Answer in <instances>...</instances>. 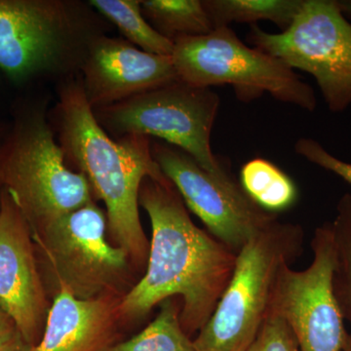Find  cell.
Masks as SVG:
<instances>
[{"instance_id": "30bf717a", "label": "cell", "mask_w": 351, "mask_h": 351, "mask_svg": "<svg viewBox=\"0 0 351 351\" xmlns=\"http://www.w3.org/2000/svg\"><path fill=\"white\" fill-rule=\"evenodd\" d=\"M151 149L154 160L184 204L208 232L235 255L278 219L276 214L258 206L234 178L219 179L210 174L188 154L167 143H152Z\"/></svg>"}, {"instance_id": "277c9868", "label": "cell", "mask_w": 351, "mask_h": 351, "mask_svg": "<svg viewBox=\"0 0 351 351\" xmlns=\"http://www.w3.org/2000/svg\"><path fill=\"white\" fill-rule=\"evenodd\" d=\"M304 232L277 219L237 255L232 278L214 313L193 339L196 351H246L269 311L279 271L302 255Z\"/></svg>"}, {"instance_id": "44dd1931", "label": "cell", "mask_w": 351, "mask_h": 351, "mask_svg": "<svg viewBox=\"0 0 351 351\" xmlns=\"http://www.w3.org/2000/svg\"><path fill=\"white\" fill-rule=\"evenodd\" d=\"M246 351H299V346L287 322L269 311L255 341Z\"/></svg>"}, {"instance_id": "d6986e66", "label": "cell", "mask_w": 351, "mask_h": 351, "mask_svg": "<svg viewBox=\"0 0 351 351\" xmlns=\"http://www.w3.org/2000/svg\"><path fill=\"white\" fill-rule=\"evenodd\" d=\"M156 319L128 341L100 351H196L181 324L182 304L174 298L161 302Z\"/></svg>"}, {"instance_id": "ffe728a7", "label": "cell", "mask_w": 351, "mask_h": 351, "mask_svg": "<svg viewBox=\"0 0 351 351\" xmlns=\"http://www.w3.org/2000/svg\"><path fill=\"white\" fill-rule=\"evenodd\" d=\"M331 223L335 243L332 291L343 320L351 327V193L341 196Z\"/></svg>"}, {"instance_id": "cb8c5ba5", "label": "cell", "mask_w": 351, "mask_h": 351, "mask_svg": "<svg viewBox=\"0 0 351 351\" xmlns=\"http://www.w3.org/2000/svg\"><path fill=\"white\" fill-rule=\"evenodd\" d=\"M29 348L19 332L8 343L0 346V351H29Z\"/></svg>"}, {"instance_id": "8992f818", "label": "cell", "mask_w": 351, "mask_h": 351, "mask_svg": "<svg viewBox=\"0 0 351 351\" xmlns=\"http://www.w3.org/2000/svg\"><path fill=\"white\" fill-rule=\"evenodd\" d=\"M219 95L211 88L179 80L125 101L95 108V117L113 138L145 136L161 138L195 159L219 179L233 178L215 156L211 134L218 115Z\"/></svg>"}, {"instance_id": "4fadbf2b", "label": "cell", "mask_w": 351, "mask_h": 351, "mask_svg": "<svg viewBox=\"0 0 351 351\" xmlns=\"http://www.w3.org/2000/svg\"><path fill=\"white\" fill-rule=\"evenodd\" d=\"M27 223L17 201L3 191L0 196V308L29 345L46 316V299Z\"/></svg>"}, {"instance_id": "e0dca14e", "label": "cell", "mask_w": 351, "mask_h": 351, "mask_svg": "<svg viewBox=\"0 0 351 351\" xmlns=\"http://www.w3.org/2000/svg\"><path fill=\"white\" fill-rule=\"evenodd\" d=\"M240 186L258 206L270 213L290 209L298 200L294 181L276 164L261 157L242 166Z\"/></svg>"}, {"instance_id": "603a6c76", "label": "cell", "mask_w": 351, "mask_h": 351, "mask_svg": "<svg viewBox=\"0 0 351 351\" xmlns=\"http://www.w3.org/2000/svg\"><path fill=\"white\" fill-rule=\"evenodd\" d=\"M18 332L13 321L0 308V346L8 343Z\"/></svg>"}, {"instance_id": "7a4b0ae2", "label": "cell", "mask_w": 351, "mask_h": 351, "mask_svg": "<svg viewBox=\"0 0 351 351\" xmlns=\"http://www.w3.org/2000/svg\"><path fill=\"white\" fill-rule=\"evenodd\" d=\"M52 121L66 163L86 177L105 203L108 232L117 246L138 265L147 263L149 243L138 214L140 189L145 178L167 179L152 157L151 138L110 137L95 117L80 76L62 82Z\"/></svg>"}, {"instance_id": "ac0fdd59", "label": "cell", "mask_w": 351, "mask_h": 351, "mask_svg": "<svg viewBox=\"0 0 351 351\" xmlns=\"http://www.w3.org/2000/svg\"><path fill=\"white\" fill-rule=\"evenodd\" d=\"M89 5L117 25L126 40L138 49L160 56H172L174 43L147 22L138 0H91Z\"/></svg>"}, {"instance_id": "484cf974", "label": "cell", "mask_w": 351, "mask_h": 351, "mask_svg": "<svg viewBox=\"0 0 351 351\" xmlns=\"http://www.w3.org/2000/svg\"><path fill=\"white\" fill-rule=\"evenodd\" d=\"M343 351H351V334L350 332H346Z\"/></svg>"}, {"instance_id": "7c38bea8", "label": "cell", "mask_w": 351, "mask_h": 351, "mask_svg": "<svg viewBox=\"0 0 351 351\" xmlns=\"http://www.w3.org/2000/svg\"><path fill=\"white\" fill-rule=\"evenodd\" d=\"M80 71L83 90L92 110L181 80L172 56L151 54L126 39L105 34L92 43Z\"/></svg>"}, {"instance_id": "5b68a950", "label": "cell", "mask_w": 351, "mask_h": 351, "mask_svg": "<svg viewBox=\"0 0 351 351\" xmlns=\"http://www.w3.org/2000/svg\"><path fill=\"white\" fill-rule=\"evenodd\" d=\"M0 180L38 230L93 202L89 182L71 169L40 110L23 114L0 145Z\"/></svg>"}, {"instance_id": "3957f363", "label": "cell", "mask_w": 351, "mask_h": 351, "mask_svg": "<svg viewBox=\"0 0 351 351\" xmlns=\"http://www.w3.org/2000/svg\"><path fill=\"white\" fill-rule=\"evenodd\" d=\"M80 2L0 0V69L14 82L80 71L103 36Z\"/></svg>"}, {"instance_id": "9c48e42d", "label": "cell", "mask_w": 351, "mask_h": 351, "mask_svg": "<svg viewBox=\"0 0 351 351\" xmlns=\"http://www.w3.org/2000/svg\"><path fill=\"white\" fill-rule=\"evenodd\" d=\"M313 262L304 270L285 265L279 271L269 311L287 322L299 351H343L346 330L332 291L335 263L331 221L316 228Z\"/></svg>"}, {"instance_id": "6da1fadb", "label": "cell", "mask_w": 351, "mask_h": 351, "mask_svg": "<svg viewBox=\"0 0 351 351\" xmlns=\"http://www.w3.org/2000/svg\"><path fill=\"white\" fill-rule=\"evenodd\" d=\"M138 203L152 223L147 270L117 311L142 319L161 302L181 297L182 329L189 337L198 334L230 283L237 255L193 223L169 180L145 178Z\"/></svg>"}, {"instance_id": "52a82bcc", "label": "cell", "mask_w": 351, "mask_h": 351, "mask_svg": "<svg viewBox=\"0 0 351 351\" xmlns=\"http://www.w3.org/2000/svg\"><path fill=\"white\" fill-rule=\"evenodd\" d=\"M173 43V63L182 82L202 88L230 85L244 101L267 92L307 112L316 108L313 87L294 69L258 48L249 47L228 27Z\"/></svg>"}, {"instance_id": "2e32d148", "label": "cell", "mask_w": 351, "mask_h": 351, "mask_svg": "<svg viewBox=\"0 0 351 351\" xmlns=\"http://www.w3.org/2000/svg\"><path fill=\"white\" fill-rule=\"evenodd\" d=\"M141 9L147 22L172 43L214 29L202 0H144Z\"/></svg>"}, {"instance_id": "ba28073f", "label": "cell", "mask_w": 351, "mask_h": 351, "mask_svg": "<svg viewBox=\"0 0 351 351\" xmlns=\"http://www.w3.org/2000/svg\"><path fill=\"white\" fill-rule=\"evenodd\" d=\"M253 47L315 78L328 108L345 112L351 106V22L337 0H304L292 24L280 34L252 25Z\"/></svg>"}, {"instance_id": "8fae6325", "label": "cell", "mask_w": 351, "mask_h": 351, "mask_svg": "<svg viewBox=\"0 0 351 351\" xmlns=\"http://www.w3.org/2000/svg\"><path fill=\"white\" fill-rule=\"evenodd\" d=\"M107 214L93 202L64 215L36 233L60 287L91 300L117 285L128 253L107 239Z\"/></svg>"}, {"instance_id": "5bb4252c", "label": "cell", "mask_w": 351, "mask_h": 351, "mask_svg": "<svg viewBox=\"0 0 351 351\" xmlns=\"http://www.w3.org/2000/svg\"><path fill=\"white\" fill-rule=\"evenodd\" d=\"M113 313L108 300L77 299L60 287L43 339L29 351H100L112 328Z\"/></svg>"}, {"instance_id": "9a60e30c", "label": "cell", "mask_w": 351, "mask_h": 351, "mask_svg": "<svg viewBox=\"0 0 351 351\" xmlns=\"http://www.w3.org/2000/svg\"><path fill=\"white\" fill-rule=\"evenodd\" d=\"M213 29L232 23L255 25L269 21L285 31L301 10L304 0H202Z\"/></svg>"}, {"instance_id": "7402d4cb", "label": "cell", "mask_w": 351, "mask_h": 351, "mask_svg": "<svg viewBox=\"0 0 351 351\" xmlns=\"http://www.w3.org/2000/svg\"><path fill=\"white\" fill-rule=\"evenodd\" d=\"M295 154L304 157L309 162L339 176L343 181L351 184V163L332 156L314 138H299L295 143Z\"/></svg>"}, {"instance_id": "d4e9b609", "label": "cell", "mask_w": 351, "mask_h": 351, "mask_svg": "<svg viewBox=\"0 0 351 351\" xmlns=\"http://www.w3.org/2000/svg\"><path fill=\"white\" fill-rule=\"evenodd\" d=\"M337 3L346 19L351 21V0H337Z\"/></svg>"}]
</instances>
